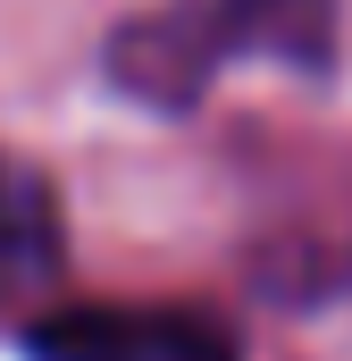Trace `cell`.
<instances>
[{
    "label": "cell",
    "instance_id": "obj_1",
    "mask_svg": "<svg viewBox=\"0 0 352 361\" xmlns=\"http://www.w3.org/2000/svg\"><path fill=\"white\" fill-rule=\"evenodd\" d=\"M34 361H235V336L201 311H42L25 328Z\"/></svg>",
    "mask_w": 352,
    "mask_h": 361
},
{
    "label": "cell",
    "instance_id": "obj_2",
    "mask_svg": "<svg viewBox=\"0 0 352 361\" xmlns=\"http://www.w3.org/2000/svg\"><path fill=\"white\" fill-rule=\"evenodd\" d=\"M68 261V227H59V193L42 169L0 152V311L34 302Z\"/></svg>",
    "mask_w": 352,
    "mask_h": 361
}]
</instances>
